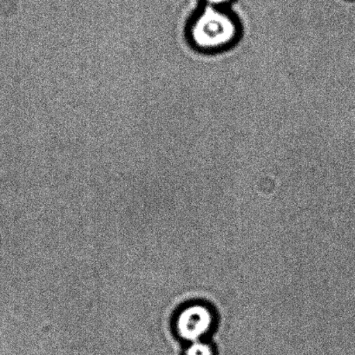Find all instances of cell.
I'll return each instance as SVG.
<instances>
[{"label": "cell", "instance_id": "277c9868", "mask_svg": "<svg viewBox=\"0 0 355 355\" xmlns=\"http://www.w3.org/2000/svg\"><path fill=\"white\" fill-rule=\"evenodd\" d=\"M207 6L211 8H224V6L229 5L232 0H203Z\"/></svg>", "mask_w": 355, "mask_h": 355}, {"label": "cell", "instance_id": "6da1fadb", "mask_svg": "<svg viewBox=\"0 0 355 355\" xmlns=\"http://www.w3.org/2000/svg\"><path fill=\"white\" fill-rule=\"evenodd\" d=\"M240 34L239 22L224 8L207 6L189 23L188 39L196 49L223 50L236 42Z\"/></svg>", "mask_w": 355, "mask_h": 355}, {"label": "cell", "instance_id": "7a4b0ae2", "mask_svg": "<svg viewBox=\"0 0 355 355\" xmlns=\"http://www.w3.org/2000/svg\"><path fill=\"white\" fill-rule=\"evenodd\" d=\"M211 312L205 306H186L175 320V330L181 339L189 343L201 340L212 326Z\"/></svg>", "mask_w": 355, "mask_h": 355}, {"label": "cell", "instance_id": "3957f363", "mask_svg": "<svg viewBox=\"0 0 355 355\" xmlns=\"http://www.w3.org/2000/svg\"><path fill=\"white\" fill-rule=\"evenodd\" d=\"M186 355H212V349L201 340L195 341L189 345Z\"/></svg>", "mask_w": 355, "mask_h": 355}]
</instances>
